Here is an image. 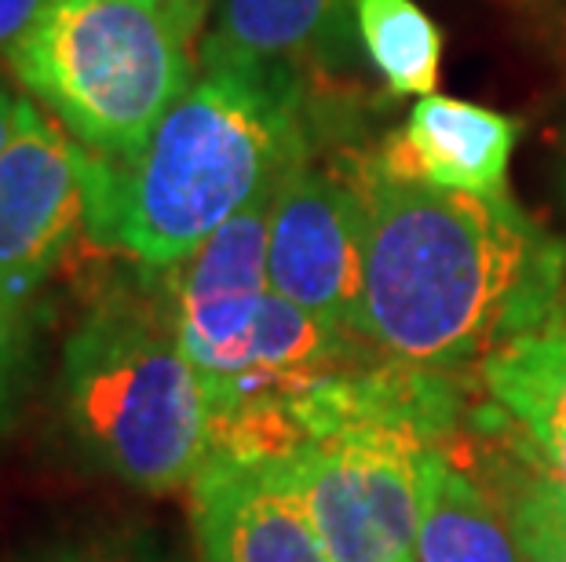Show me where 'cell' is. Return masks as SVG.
I'll return each mask as SVG.
<instances>
[{"mask_svg": "<svg viewBox=\"0 0 566 562\" xmlns=\"http://www.w3.org/2000/svg\"><path fill=\"white\" fill-rule=\"evenodd\" d=\"M344 172L363 205V329L384 358L436 373L483 362L566 267V242L512 198L395 176L373 150Z\"/></svg>", "mask_w": 566, "mask_h": 562, "instance_id": "1", "label": "cell"}, {"mask_svg": "<svg viewBox=\"0 0 566 562\" xmlns=\"http://www.w3.org/2000/svg\"><path fill=\"white\" fill-rule=\"evenodd\" d=\"M300 158L307 114L293 66L201 63L136 153H92L88 234L139 271H168L274 194Z\"/></svg>", "mask_w": 566, "mask_h": 562, "instance_id": "2", "label": "cell"}, {"mask_svg": "<svg viewBox=\"0 0 566 562\" xmlns=\"http://www.w3.org/2000/svg\"><path fill=\"white\" fill-rule=\"evenodd\" d=\"M59 399L92 468L132 489L190 486L209 460L205 391L158 271L95 296L63 343Z\"/></svg>", "mask_w": 566, "mask_h": 562, "instance_id": "3", "label": "cell"}, {"mask_svg": "<svg viewBox=\"0 0 566 562\" xmlns=\"http://www.w3.org/2000/svg\"><path fill=\"white\" fill-rule=\"evenodd\" d=\"M8 66L84 150L117 161L195 85L201 52L161 0H52Z\"/></svg>", "mask_w": 566, "mask_h": 562, "instance_id": "4", "label": "cell"}, {"mask_svg": "<svg viewBox=\"0 0 566 562\" xmlns=\"http://www.w3.org/2000/svg\"><path fill=\"white\" fill-rule=\"evenodd\" d=\"M271 289L329 326L366 337L363 205L347 172L300 158L271 198Z\"/></svg>", "mask_w": 566, "mask_h": 562, "instance_id": "5", "label": "cell"}, {"mask_svg": "<svg viewBox=\"0 0 566 562\" xmlns=\"http://www.w3.org/2000/svg\"><path fill=\"white\" fill-rule=\"evenodd\" d=\"M92 153L33 99L0 150V296L22 307L88 231Z\"/></svg>", "mask_w": 566, "mask_h": 562, "instance_id": "6", "label": "cell"}, {"mask_svg": "<svg viewBox=\"0 0 566 562\" xmlns=\"http://www.w3.org/2000/svg\"><path fill=\"white\" fill-rule=\"evenodd\" d=\"M279 190V187H274ZM271 198L223 223L176 267L158 271L179 343L198 369L201 391L220 388L242 362L263 300L271 296L268 220Z\"/></svg>", "mask_w": 566, "mask_h": 562, "instance_id": "7", "label": "cell"}, {"mask_svg": "<svg viewBox=\"0 0 566 562\" xmlns=\"http://www.w3.org/2000/svg\"><path fill=\"white\" fill-rule=\"evenodd\" d=\"M190 522L201 562H329L289 457H209Z\"/></svg>", "mask_w": 566, "mask_h": 562, "instance_id": "8", "label": "cell"}, {"mask_svg": "<svg viewBox=\"0 0 566 562\" xmlns=\"http://www.w3.org/2000/svg\"><path fill=\"white\" fill-rule=\"evenodd\" d=\"M523 125L483 103L424 95L406 125L380 142L377 161L395 176L472 198H512L509 169Z\"/></svg>", "mask_w": 566, "mask_h": 562, "instance_id": "9", "label": "cell"}, {"mask_svg": "<svg viewBox=\"0 0 566 562\" xmlns=\"http://www.w3.org/2000/svg\"><path fill=\"white\" fill-rule=\"evenodd\" d=\"M479 380L545 475L566 489V267L545 300L479 362Z\"/></svg>", "mask_w": 566, "mask_h": 562, "instance_id": "10", "label": "cell"}, {"mask_svg": "<svg viewBox=\"0 0 566 562\" xmlns=\"http://www.w3.org/2000/svg\"><path fill=\"white\" fill-rule=\"evenodd\" d=\"M417 562H523L512 511L457 468L442 446H431L420 468Z\"/></svg>", "mask_w": 566, "mask_h": 562, "instance_id": "11", "label": "cell"}, {"mask_svg": "<svg viewBox=\"0 0 566 562\" xmlns=\"http://www.w3.org/2000/svg\"><path fill=\"white\" fill-rule=\"evenodd\" d=\"M355 0H216L201 63L293 66L344 30Z\"/></svg>", "mask_w": 566, "mask_h": 562, "instance_id": "12", "label": "cell"}, {"mask_svg": "<svg viewBox=\"0 0 566 562\" xmlns=\"http://www.w3.org/2000/svg\"><path fill=\"white\" fill-rule=\"evenodd\" d=\"M352 22L373 70L391 95H436L442 30L417 0H355Z\"/></svg>", "mask_w": 566, "mask_h": 562, "instance_id": "13", "label": "cell"}, {"mask_svg": "<svg viewBox=\"0 0 566 562\" xmlns=\"http://www.w3.org/2000/svg\"><path fill=\"white\" fill-rule=\"evenodd\" d=\"M512 526L523 562H566V489L552 475H523L512 494Z\"/></svg>", "mask_w": 566, "mask_h": 562, "instance_id": "14", "label": "cell"}, {"mask_svg": "<svg viewBox=\"0 0 566 562\" xmlns=\"http://www.w3.org/2000/svg\"><path fill=\"white\" fill-rule=\"evenodd\" d=\"M22 562H168L147 533L114 526V530L63 533L38 544Z\"/></svg>", "mask_w": 566, "mask_h": 562, "instance_id": "15", "label": "cell"}, {"mask_svg": "<svg viewBox=\"0 0 566 562\" xmlns=\"http://www.w3.org/2000/svg\"><path fill=\"white\" fill-rule=\"evenodd\" d=\"M52 0H0V55H11L15 44L33 30Z\"/></svg>", "mask_w": 566, "mask_h": 562, "instance_id": "16", "label": "cell"}, {"mask_svg": "<svg viewBox=\"0 0 566 562\" xmlns=\"http://www.w3.org/2000/svg\"><path fill=\"white\" fill-rule=\"evenodd\" d=\"M15 304L0 296V402H4V388H8V365H11V351H15Z\"/></svg>", "mask_w": 566, "mask_h": 562, "instance_id": "17", "label": "cell"}, {"mask_svg": "<svg viewBox=\"0 0 566 562\" xmlns=\"http://www.w3.org/2000/svg\"><path fill=\"white\" fill-rule=\"evenodd\" d=\"M22 106H27V95L11 92L4 81H0V150H4L11 136H15V128L22 121Z\"/></svg>", "mask_w": 566, "mask_h": 562, "instance_id": "18", "label": "cell"}, {"mask_svg": "<svg viewBox=\"0 0 566 562\" xmlns=\"http://www.w3.org/2000/svg\"><path fill=\"white\" fill-rule=\"evenodd\" d=\"M161 4L172 8L176 19L184 22L198 41H205V22H209V11H212L216 0H161Z\"/></svg>", "mask_w": 566, "mask_h": 562, "instance_id": "19", "label": "cell"}, {"mask_svg": "<svg viewBox=\"0 0 566 562\" xmlns=\"http://www.w3.org/2000/svg\"><path fill=\"white\" fill-rule=\"evenodd\" d=\"M559 183H563V194H566V128H563V139H559Z\"/></svg>", "mask_w": 566, "mask_h": 562, "instance_id": "20", "label": "cell"}]
</instances>
